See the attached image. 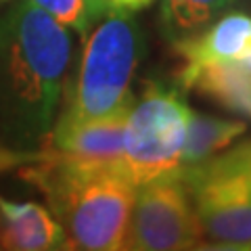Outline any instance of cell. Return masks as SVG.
I'll return each mask as SVG.
<instances>
[{"label":"cell","mask_w":251,"mask_h":251,"mask_svg":"<svg viewBox=\"0 0 251 251\" xmlns=\"http://www.w3.org/2000/svg\"><path fill=\"white\" fill-rule=\"evenodd\" d=\"M69 52L67 29L34 0L0 19V117L21 145L50 132Z\"/></svg>","instance_id":"cell-1"},{"label":"cell","mask_w":251,"mask_h":251,"mask_svg":"<svg viewBox=\"0 0 251 251\" xmlns=\"http://www.w3.org/2000/svg\"><path fill=\"white\" fill-rule=\"evenodd\" d=\"M44 193L65 230V249L113 251L124 247L136 184L122 168H74L40 151L21 172Z\"/></svg>","instance_id":"cell-2"},{"label":"cell","mask_w":251,"mask_h":251,"mask_svg":"<svg viewBox=\"0 0 251 251\" xmlns=\"http://www.w3.org/2000/svg\"><path fill=\"white\" fill-rule=\"evenodd\" d=\"M143 52V29L132 13L109 9L86 40L72 103L61 120H99L130 109V84Z\"/></svg>","instance_id":"cell-3"},{"label":"cell","mask_w":251,"mask_h":251,"mask_svg":"<svg viewBox=\"0 0 251 251\" xmlns=\"http://www.w3.org/2000/svg\"><path fill=\"white\" fill-rule=\"evenodd\" d=\"M203 239L216 247L251 249V172L239 149L180 166Z\"/></svg>","instance_id":"cell-4"},{"label":"cell","mask_w":251,"mask_h":251,"mask_svg":"<svg viewBox=\"0 0 251 251\" xmlns=\"http://www.w3.org/2000/svg\"><path fill=\"white\" fill-rule=\"evenodd\" d=\"M191 113L178 90L147 82L145 92L130 107L124 132V170L136 186L182 166Z\"/></svg>","instance_id":"cell-5"},{"label":"cell","mask_w":251,"mask_h":251,"mask_svg":"<svg viewBox=\"0 0 251 251\" xmlns=\"http://www.w3.org/2000/svg\"><path fill=\"white\" fill-rule=\"evenodd\" d=\"M178 170L136 186L122 249L178 251L199 247L201 226Z\"/></svg>","instance_id":"cell-6"},{"label":"cell","mask_w":251,"mask_h":251,"mask_svg":"<svg viewBox=\"0 0 251 251\" xmlns=\"http://www.w3.org/2000/svg\"><path fill=\"white\" fill-rule=\"evenodd\" d=\"M130 109L99 120H59L46 153L84 170H124V132Z\"/></svg>","instance_id":"cell-7"},{"label":"cell","mask_w":251,"mask_h":251,"mask_svg":"<svg viewBox=\"0 0 251 251\" xmlns=\"http://www.w3.org/2000/svg\"><path fill=\"white\" fill-rule=\"evenodd\" d=\"M251 42V17L245 13H224L207 27L174 42V50L182 57L184 65L178 72V82H186L201 67L216 63L239 61Z\"/></svg>","instance_id":"cell-8"},{"label":"cell","mask_w":251,"mask_h":251,"mask_svg":"<svg viewBox=\"0 0 251 251\" xmlns=\"http://www.w3.org/2000/svg\"><path fill=\"white\" fill-rule=\"evenodd\" d=\"M0 247L11 251L65 249V230L40 203L0 197Z\"/></svg>","instance_id":"cell-9"},{"label":"cell","mask_w":251,"mask_h":251,"mask_svg":"<svg viewBox=\"0 0 251 251\" xmlns=\"http://www.w3.org/2000/svg\"><path fill=\"white\" fill-rule=\"evenodd\" d=\"M184 88H195L228 111L251 117V72L239 61L201 67Z\"/></svg>","instance_id":"cell-10"},{"label":"cell","mask_w":251,"mask_h":251,"mask_svg":"<svg viewBox=\"0 0 251 251\" xmlns=\"http://www.w3.org/2000/svg\"><path fill=\"white\" fill-rule=\"evenodd\" d=\"M245 122L234 120H220L211 115L191 113L186 126V138L182 149V166H195L214 157L218 151L228 147L232 140L245 134Z\"/></svg>","instance_id":"cell-11"},{"label":"cell","mask_w":251,"mask_h":251,"mask_svg":"<svg viewBox=\"0 0 251 251\" xmlns=\"http://www.w3.org/2000/svg\"><path fill=\"white\" fill-rule=\"evenodd\" d=\"M234 0H161V27L172 42L193 36L230 9Z\"/></svg>","instance_id":"cell-12"},{"label":"cell","mask_w":251,"mask_h":251,"mask_svg":"<svg viewBox=\"0 0 251 251\" xmlns=\"http://www.w3.org/2000/svg\"><path fill=\"white\" fill-rule=\"evenodd\" d=\"M42 11L57 19L63 27H72L77 34H86L94 19L109 11L103 0H34Z\"/></svg>","instance_id":"cell-13"},{"label":"cell","mask_w":251,"mask_h":251,"mask_svg":"<svg viewBox=\"0 0 251 251\" xmlns=\"http://www.w3.org/2000/svg\"><path fill=\"white\" fill-rule=\"evenodd\" d=\"M237 149L241 151V157H243V159H245L247 168H249V172H251V140H249V143H243V145H239Z\"/></svg>","instance_id":"cell-14"},{"label":"cell","mask_w":251,"mask_h":251,"mask_svg":"<svg viewBox=\"0 0 251 251\" xmlns=\"http://www.w3.org/2000/svg\"><path fill=\"white\" fill-rule=\"evenodd\" d=\"M103 2H105V0H103ZM105 4H107V2H105Z\"/></svg>","instance_id":"cell-15"}]
</instances>
